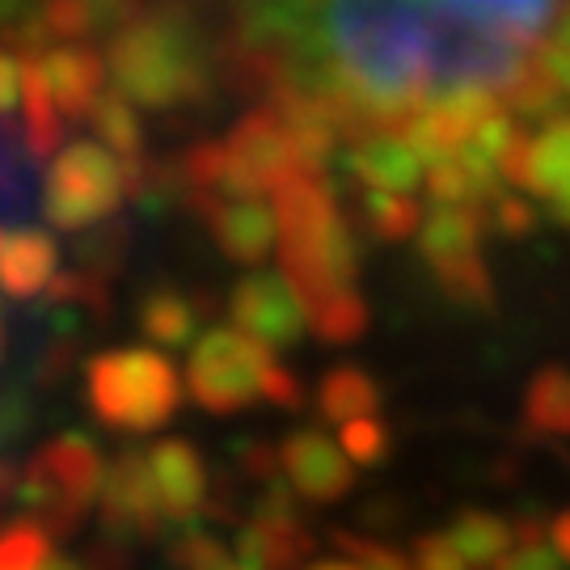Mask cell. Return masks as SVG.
Listing matches in <instances>:
<instances>
[{
    "label": "cell",
    "instance_id": "obj_1",
    "mask_svg": "<svg viewBox=\"0 0 570 570\" xmlns=\"http://www.w3.org/2000/svg\"><path fill=\"white\" fill-rule=\"evenodd\" d=\"M275 212H279V254L284 275L301 292L308 317L330 296L351 292L355 279V245L346 233L338 207L313 169H296L292 178L275 186Z\"/></svg>",
    "mask_w": 570,
    "mask_h": 570
},
{
    "label": "cell",
    "instance_id": "obj_2",
    "mask_svg": "<svg viewBox=\"0 0 570 570\" xmlns=\"http://www.w3.org/2000/svg\"><path fill=\"white\" fill-rule=\"evenodd\" d=\"M110 72L122 98L140 106H178L199 98L207 85L204 42L183 18H140L127 21L110 39Z\"/></svg>",
    "mask_w": 570,
    "mask_h": 570
},
{
    "label": "cell",
    "instance_id": "obj_3",
    "mask_svg": "<svg viewBox=\"0 0 570 570\" xmlns=\"http://www.w3.org/2000/svg\"><path fill=\"white\" fill-rule=\"evenodd\" d=\"M85 381L94 414L115 431H153L178 410V372L165 355L144 346L94 355Z\"/></svg>",
    "mask_w": 570,
    "mask_h": 570
},
{
    "label": "cell",
    "instance_id": "obj_4",
    "mask_svg": "<svg viewBox=\"0 0 570 570\" xmlns=\"http://www.w3.org/2000/svg\"><path fill=\"white\" fill-rule=\"evenodd\" d=\"M106 469L98 449L85 435H60L42 444L39 456L21 473L18 499L26 503L30 520L42 524L51 537H72L81 529V515L94 499H102Z\"/></svg>",
    "mask_w": 570,
    "mask_h": 570
},
{
    "label": "cell",
    "instance_id": "obj_5",
    "mask_svg": "<svg viewBox=\"0 0 570 570\" xmlns=\"http://www.w3.org/2000/svg\"><path fill=\"white\" fill-rule=\"evenodd\" d=\"M127 186L131 174L106 144H68L47 174L42 212L60 228L98 225L119 207Z\"/></svg>",
    "mask_w": 570,
    "mask_h": 570
},
{
    "label": "cell",
    "instance_id": "obj_6",
    "mask_svg": "<svg viewBox=\"0 0 570 570\" xmlns=\"http://www.w3.org/2000/svg\"><path fill=\"white\" fill-rule=\"evenodd\" d=\"M275 367L271 346L249 338L245 330H207L195 343L186 381L195 402L212 414H237L254 397H263L266 372Z\"/></svg>",
    "mask_w": 570,
    "mask_h": 570
},
{
    "label": "cell",
    "instance_id": "obj_7",
    "mask_svg": "<svg viewBox=\"0 0 570 570\" xmlns=\"http://www.w3.org/2000/svg\"><path fill=\"white\" fill-rule=\"evenodd\" d=\"M301 494H287L284 487H271L258 503L254 520L237 532V558L254 570H296L313 553V532L301 524L296 511Z\"/></svg>",
    "mask_w": 570,
    "mask_h": 570
},
{
    "label": "cell",
    "instance_id": "obj_8",
    "mask_svg": "<svg viewBox=\"0 0 570 570\" xmlns=\"http://www.w3.org/2000/svg\"><path fill=\"white\" fill-rule=\"evenodd\" d=\"M233 317L237 330H245L249 338L275 346L301 343L305 326H313L301 292L292 287L287 275H249L233 287Z\"/></svg>",
    "mask_w": 570,
    "mask_h": 570
},
{
    "label": "cell",
    "instance_id": "obj_9",
    "mask_svg": "<svg viewBox=\"0 0 570 570\" xmlns=\"http://www.w3.org/2000/svg\"><path fill=\"white\" fill-rule=\"evenodd\" d=\"M165 508L157 482H153V465L148 452H122L115 456V465L106 469L102 487V524L110 529L115 541L127 537H144L153 541L161 532Z\"/></svg>",
    "mask_w": 570,
    "mask_h": 570
},
{
    "label": "cell",
    "instance_id": "obj_10",
    "mask_svg": "<svg viewBox=\"0 0 570 570\" xmlns=\"http://www.w3.org/2000/svg\"><path fill=\"white\" fill-rule=\"evenodd\" d=\"M228 153H233V165L242 169L245 186L254 190V199L263 195V190H275V186L292 178L296 169H308L301 161V153H296V140H292V131L284 127V119L266 106V110H249L237 127H233V136H228Z\"/></svg>",
    "mask_w": 570,
    "mask_h": 570
},
{
    "label": "cell",
    "instance_id": "obj_11",
    "mask_svg": "<svg viewBox=\"0 0 570 570\" xmlns=\"http://www.w3.org/2000/svg\"><path fill=\"white\" fill-rule=\"evenodd\" d=\"M279 465H284L287 482L301 499H313V503H334L343 499L351 482H355V469H351V456L338 452V444L322 435V431H292L279 449Z\"/></svg>",
    "mask_w": 570,
    "mask_h": 570
},
{
    "label": "cell",
    "instance_id": "obj_12",
    "mask_svg": "<svg viewBox=\"0 0 570 570\" xmlns=\"http://www.w3.org/2000/svg\"><path fill=\"white\" fill-rule=\"evenodd\" d=\"M148 465H153V482L161 494L165 520L186 524L195 520L207 503V473L199 452L190 449L186 440H161L157 449L148 452Z\"/></svg>",
    "mask_w": 570,
    "mask_h": 570
},
{
    "label": "cell",
    "instance_id": "obj_13",
    "mask_svg": "<svg viewBox=\"0 0 570 570\" xmlns=\"http://www.w3.org/2000/svg\"><path fill=\"white\" fill-rule=\"evenodd\" d=\"M42 81L51 89V98L60 106V115L68 119H89L94 106L102 102V85H106V68L98 51L89 47H56L42 56Z\"/></svg>",
    "mask_w": 570,
    "mask_h": 570
},
{
    "label": "cell",
    "instance_id": "obj_14",
    "mask_svg": "<svg viewBox=\"0 0 570 570\" xmlns=\"http://www.w3.org/2000/svg\"><path fill=\"white\" fill-rule=\"evenodd\" d=\"M216 228V242L225 245L228 258L237 263H258L279 242V212L263 199H228V204H204Z\"/></svg>",
    "mask_w": 570,
    "mask_h": 570
},
{
    "label": "cell",
    "instance_id": "obj_15",
    "mask_svg": "<svg viewBox=\"0 0 570 570\" xmlns=\"http://www.w3.org/2000/svg\"><path fill=\"white\" fill-rule=\"evenodd\" d=\"M478 237H482L478 212H469V207H435L423 220V228H419V249H423V258H428V266L440 279L456 266L482 263L478 258Z\"/></svg>",
    "mask_w": 570,
    "mask_h": 570
},
{
    "label": "cell",
    "instance_id": "obj_16",
    "mask_svg": "<svg viewBox=\"0 0 570 570\" xmlns=\"http://www.w3.org/2000/svg\"><path fill=\"white\" fill-rule=\"evenodd\" d=\"M56 242L39 228H9L0 245V275L13 301L39 296L56 279Z\"/></svg>",
    "mask_w": 570,
    "mask_h": 570
},
{
    "label": "cell",
    "instance_id": "obj_17",
    "mask_svg": "<svg viewBox=\"0 0 570 570\" xmlns=\"http://www.w3.org/2000/svg\"><path fill=\"white\" fill-rule=\"evenodd\" d=\"M351 169L355 178L367 186V190H385V195H410L423 169L428 165L419 161V153L410 148L402 136H376V140H364L351 157Z\"/></svg>",
    "mask_w": 570,
    "mask_h": 570
},
{
    "label": "cell",
    "instance_id": "obj_18",
    "mask_svg": "<svg viewBox=\"0 0 570 570\" xmlns=\"http://www.w3.org/2000/svg\"><path fill=\"white\" fill-rule=\"evenodd\" d=\"M452 546L465 553V562L473 570H494L511 553L515 529H511L503 515H490V511H461L452 520Z\"/></svg>",
    "mask_w": 570,
    "mask_h": 570
},
{
    "label": "cell",
    "instance_id": "obj_19",
    "mask_svg": "<svg viewBox=\"0 0 570 570\" xmlns=\"http://www.w3.org/2000/svg\"><path fill=\"white\" fill-rule=\"evenodd\" d=\"M317 406L330 423H355V419H372L376 406H381V389L376 381L360 372V367H334L322 376V389H317Z\"/></svg>",
    "mask_w": 570,
    "mask_h": 570
},
{
    "label": "cell",
    "instance_id": "obj_20",
    "mask_svg": "<svg viewBox=\"0 0 570 570\" xmlns=\"http://www.w3.org/2000/svg\"><path fill=\"white\" fill-rule=\"evenodd\" d=\"M94 127H98V136L102 144L127 165V174H131V186H136V169H140V119H136V110H131V98H122L119 89H106L102 102L94 106Z\"/></svg>",
    "mask_w": 570,
    "mask_h": 570
},
{
    "label": "cell",
    "instance_id": "obj_21",
    "mask_svg": "<svg viewBox=\"0 0 570 570\" xmlns=\"http://www.w3.org/2000/svg\"><path fill=\"white\" fill-rule=\"evenodd\" d=\"M39 190V157L21 144L18 127H4V225L18 228L35 212Z\"/></svg>",
    "mask_w": 570,
    "mask_h": 570
},
{
    "label": "cell",
    "instance_id": "obj_22",
    "mask_svg": "<svg viewBox=\"0 0 570 570\" xmlns=\"http://www.w3.org/2000/svg\"><path fill=\"white\" fill-rule=\"evenodd\" d=\"M524 423L550 435H570V372L541 367L524 393Z\"/></svg>",
    "mask_w": 570,
    "mask_h": 570
},
{
    "label": "cell",
    "instance_id": "obj_23",
    "mask_svg": "<svg viewBox=\"0 0 570 570\" xmlns=\"http://www.w3.org/2000/svg\"><path fill=\"white\" fill-rule=\"evenodd\" d=\"M570 186V119H550L532 136V195L558 199Z\"/></svg>",
    "mask_w": 570,
    "mask_h": 570
},
{
    "label": "cell",
    "instance_id": "obj_24",
    "mask_svg": "<svg viewBox=\"0 0 570 570\" xmlns=\"http://www.w3.org/2000/svg\"><path fill=\"white\" fill-rule=\"evenodd\" d=\"M562 94H567V89L553 77V68L546 56H529L524 68H520V72L511 77L508 89H503V98L511 102V110H515V115H532V119L550 115Z\"/></svg>",
    "mask_w": 570,
    "mask_h": 570
},
{
    "label": "cell",
    "instance_id": "obj_25",
    "mask_svg": "<svg viewBox=\"0 0 570 570\" xmlns=\"http://www.w3.org/2000/svg\"><path fill=\"white\" fill-rule=\"evenodd\" d=\"M140 326L148 330V338H157L165 346H183L190 343V334L199 326L195 305L178 296V292H153L140 305Z\"/></svg>",
    "mask_w": 570,
    "mask_h": 570
},
{
    "label": "cell",
    "instance_id": "obj_26",
    "mask_svg": "<svg viewBox=\"0 0 570 570\" xmlns=\"http://www.w3.org/2000/svg\"><path fill=\"white\" fill-rule=\"evenodd\" d=\"M51 562V532L35 520H13L0 546V570H47Z\"/></svg>",
    "mask_w": 570,
    "mask_h": 570
},
{
    "label": "cell",
    "instance_id": "obj_27",
    "mask_svg": "<svg viewBox=\"0 0 570 570\" xmlns=\"http://www.w3.org/2000/svg\"><path fill=\"white\" fill-rule=\"evenodd\" d=\"M364 326H367V305L355 292H338L322 308H313V334L326 338V343H351V338L364 334Z\"/></svg>",
    "mask_w": 570,
    "mask_h": 570
},
{
    "label": "cell",
    "instance_id": "obj_28",
    "mask_svg": "<svg viewBox=\"0 0 570 570\" xmlns=\"http://www.w3.org/2000/svg\"><path fill=\"white\" fill-rule=\"evenodd\" d=\"M367 220H372V233L385 237V242H402L414 228L423 225V212L410 195H385V190H367Z\"/></svg>",
    "mask_w": 570,
    "mask_h": 570
},
{
    "label": "cell",
    "instance_id": "obj_29",
    "mask_svg": "<svg viewBox=\"0 0 570 570\" xmlns=\"http://www.w3.org/2000/svg\"><path fill=\"white\" fill-rule=\"evenodd\" d=\"M39 18L47 26V35H56V39H81L89 30H98L94 9L85 0H42Z\"/></svg>",
    "mask_w": 570,
    "mask_h": 570
},
{
    "label": "cell",
    "instance_id": "obj_30",
    "mask_svg": "<svg viewBox=\"0 0 570 570\" xmlns=\"http://www.w3.org/2000/svg\"><path fill=\"white\" fill-rule=\"evenodd\" d=\"M343 452L360 465H376L389 452V428L381 419H355L343 428Z\"/></svg>",
    "mask_w": 570,
    "mask_h": 570
},
{
    "label": "cell",
    "instance_id": "obj_31",
    "mask_svg": "<svg viewBox=\"0 0 570 570\" xmlns=\"http://www.w3.org/2000/svg\"><path fill=\"white\" fill-rule=\"evenodd\" d=\"M334 546L346 553V562H360L364 570H406V558L389 550L372 537H355V532H334Z\"/></svg>",
    "mask_w": 570,
    "mask_h": 570
},
{
    "label": "cell",
    "instance_id": "obj_32",
    "mask_svg": "<svg viewBox=\"0 0 570 570\" xmlns=\"http://www.w3.org/2000/svg\"><path fill=\"white\" fill-rule=\"evenodd\" d=\"M169 562L178 570H207V567H216V562H225V550H220V541L207 537V532H183V537L169 546Z\"/></svg>",
    "mask_w": 570,
    "mask_h": 570
},
{
    "label": "cell",
    "instance_id": "obj_33",
    "mask_svg": "<svg viewBox=\"0 0 570 570\" xmlns=\"http://www.w3.org/2000/svg\"><path fill=\"white\" fill-rule=\"evenodd\" d=\"M414 567L419 570H473L465 562V553L452 546V537H440V532H428L414 541Z\"/></svg>",
    "mask_w": 570,
    "mask_h": 570
},
{
    "label": "cell",
    "instance_id": "obj_34",
    "mask_svg": "<svg viewBox=\"0 0 570 570\" xmlns=\"http://www.w3.org/2000/svg\"><path fill=\"white\" fill-rule=\"evenodd\" d=\"M494 570H567V567H562V553H550L546 546H520V550H511Z\"/></svg>",
    "mask_w": 570,
    "mask_h": 570
},
{
    "label": "cell",
    "instance_id": "obj_35",
    "mask_svg": "<svg viewBox=\"0 0 570 570\" xmlns=\"http://www.w3.org/2000/svg\"><path fill=\"white\" fill-rule=\"evenodd\" d=\"M494 220H499L503 233L520 237V233H529L537 216H532V207L524 204V199H515V195H499V199H494Z\"/></svg>",
    "mask_w": 570,
    "mask_h": 570
},
{
    "label": "cell",
    "instance_id": "obj_36",
    "mask_svg": "<svg viewBox=\"0 0 570 570\" xmlns=\"http://www.w3.org/2000/svg\"><path fill=\"white\" fill-rule=\"evenodd\" d=\"M263 397H271L275 406H301V385H296V376L292 372H284V367L275 364L271 372H266V385H263Z\"/></svg>",
    "mask_w": 570,
    "mask_h": 570
},
{
    "label": "cell",
    "instance_id": "obj_37",
    "mask_svg": "<svg viewBox=\"0 0 570 570\" xmlns=\"http://www.w3.org/2000/svg\"><path fill=\"white\" fill-rule=\"evenodd\" d=\"M0 102H4L9 115H13L21 102V56H13V51L0 60Z\"/></svg>",
    "mask_w": 570,
    "mask_h": 570
},
{
    "label": "cell",
    "instance_id": "obj_38",
    "mask_svg": "<svg viewBox=\"0 0 570 570\" xmlns=\"http://www.w3.org/2000/svg\"><path fill=\"white\" fill-rule=\"evenodd\" d=\"M89 570H131V553L122 541H102V546H94L89 550Z\"/></svg>",
    "mask_w": 570,
    "mask_h": 570
},
{
    "label": "cell",
    "instance_id": "obj_39",
    "mask_svg": "<svg viewBox=\"0 0 570 570\" xmlns=\"http://www.w3.org/2000/svg\"><path fill=\"white\" fill-rule=\"evenodd\" d=\"M85 4L94 9V26H98V30H110V26H119V21L131 18V0H85Z\"/></svg>",
    "mask_w": 570,
    "mask_h": 570
},
{
    "label": "cell",
    "instance_id": "obj_40",
    "mask_svg": "<svg viewBox=\"0 0 570 570\" xmlns=\"http://www.w3.org/2000/svg\"><path fill=\"white\" fill-rule=\"evenodd\" d=\"M21 419H26V402H21L18 389H9V393H4V435H9V440L21 431Z\"/></svg>",
    "mask_w": 570,
    "mask_h": 570
},
{
    "label": "cell",
    "instance_id": "obj_41",
    "mask_svg": "<svg viewBox=\"0 0 570 570\" xmlns=\"http://www.w3.org/2000/svg\"><path fill=\"white\" fill-rule=\"evenodd\" d=\"M553 546H558V553H562V562H570V511H562L558 520H553Z\"/></svg>",
    "mask_w": 570,
    "mask_h": 570
},
{
    "label": "cell",
    "instance_id": "obj_42",
    "mask_svg": "<svg viewBox=\"0 0 570 570\" xmlns=\"http://www.w3.org/2000/svg\"><path fill=\"white\" fill-rule=\"evenodd\" d=\"M550 207H553V216H558L562 225H570V186L558 195V199H550Z\"/></svg>",
    "mask_w": 570,
    "mask_h": 570
},
{
    "label": "cell",
    "instance_id": "obj_43",
    "mask_svg": "<svg viewBox=\"0 0 570 570\" xmlns=\"http://www.w3.org/2000/svg\"><path fill=\"white\" fill-rule=\"evenodd\" d=\"M308 570H364V567H355V562H346V558H338V562H313Z\"/></svg>",
    "mask_w": 570,
    "mask_h": 570
},
{
    "label": "cell",
    "instance_id": "obj_44",
    "mask_svg": "<svg viewBox=\"0 0 570 570\" xmlns=\"http://www.w3.org/2000/svg\"><path fill=\"white\" fill-rule=\"evenodd\" d=\"M207 570H254V567H245L242 558L233 562V558H225V562H216V567H207Z\"/></svg>",
    "mask_w": 570,
    "mask_h": 570
},
{
    "label": "cell",
    "instance_id": "obj_45",
    "mask_svg": "<svg viewBox=\"0 0 570 570\" xmlns=\"http://www.w3.org/2000/svg\"><path fill=\"white\" fill-rule=\"evenodd\" d=\"M47 570H81V567H77V562H68V558H51Z\"/></svg>",
    "mask_w": 570,
    "mask_h": 570
}]
</instances>
